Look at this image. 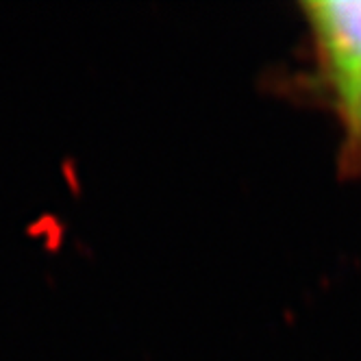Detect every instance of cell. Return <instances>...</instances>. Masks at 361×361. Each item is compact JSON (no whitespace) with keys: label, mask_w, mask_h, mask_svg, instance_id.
<instances>
[{"label":"cell","mask_w":361,"mask_h":361,"mask_svg":"<svg viewBox=\"0 0 361 361\" xmlns=\"http://www.w3.org/2000/svg\"><path fill=\"white\" fill-rule=\"evenodd\" d=\"M320 63L335 92L361 79V0L302 5Z\"/></svg>","instance_id":"cell-1"},{"label":"cell","mask_w":361,"mask_h":361,"mask_svg":"<svg viewBox=\"0 0 361 361\" xmlns=\"http://www.w3.org/2000/svg\"><path fill=\"white\" fill-rule=\"evenodd\" d=\"M335 94H338V102L344 111L346 122L350 124V131L355 133V137L361 140V79Z\"/></svg>","instance_id":"cell-2"}]
</instances>
